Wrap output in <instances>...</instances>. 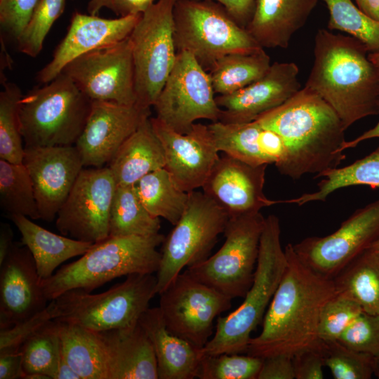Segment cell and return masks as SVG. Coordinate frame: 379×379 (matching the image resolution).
I'll return each mask as SVG.
<instances>
[{
	"instance_id": "cell-41",
	"label": "cell",
	"mask_w": 379,
	"mask_h": 379,
	"mask_svg": "<svg viewBox=\"0 0 379 379\" xmlns=\"http://www.w3.org/2000/svg\"><path fill=\"white\" fill-rule=\"evenodd\" d=\"M66 0H39L32 16L16 42L19 51L36 57L55 20L65 10Z\"/></svg>"
},
{
	"instance_id": "cell-42",
	"label": "cell",
	"mask_w": 379,
	"mask_h": 379,
	"mask_svg": "<svg viewBox=\"0 0 379 379\" xmlns=\"http://www.w3.org/2000/svg\"><path fill=\"white\" fill-rule=\"evenodd\" d=\"M262 360L248 354L205 355L201 360L198 378L257 379Z\"/></svg>"
},
{
	"instance_id": "cell-17",
	"label": "cell",
	"mask_w": 379,
	"mask_h": 379,
	"mask_svg": "<svg viewBox=\"0 0 379 379\" xmlns=\"http://www.w3.org/2000/svg\"><path fill=\"white\" fill-rule=\"evenodd\" d=\"M151 122L164 148V168L177 186L187 193L202 188L220 158L208 125L195 123L184 134L156 117Z\"/></svg>"
},
{
	"instance_id": "cell-53",
	"label": "cell",
	"mask_w": 379,
	"mask_h": 379,
	"mask_svg": "<svg viewBox=\"0 0 379 379\" xmlns=\"http://www.w3.org/2000/svg\"><path fill=\"white\" fill-rule=\"evenodd\" d=\"M358 8L371 18L379 21V0H354Z\"/></svg>"
},
{
	"instance_id": "cell-20",
	"label": "cell",
	"mask_w": 379,
	"mask_h": 379,
	"mask_svg": "<svg viewBox=\"0 0 379 379\" xmlns=\"http://www.w3.org/2000/svg\"><path fill=\"white\" fill-rule=\"evenodd\" d=\"M141 15L103 18L75 11L67 34L55 49L51 60L38 72L37 81L48 84L77 58L128 38Z\"/></svg>"
},
{
	"instance_id": "cell-49",
	"label": "cell",
	"mask_w": 379,
	"mask_h": 379,
	"mask_svg": "<svg viewBox=\"0 0 379 379\" xmlns=\"http://www.w3.org/2000/svg\"><path fill=\"white\" fill-rule=\"evenodd\" d=\"M222 5L232 18L246 29L255 8V0H207Z\"/></svg>"
},
{
	"instance_id": "cell-59",
	"label": "cell",
	"mask_w": 379,
	"mask_h": 379,
	"mask_svg": "<svg viewBox=\"0 0 379 379\" xmlns=\"http://www.w3.org/2000/svg\"><path fill=\"white\" fill-rule=\"evenodd\" d=\"M371 247L379 249V239L375 241Z\"/></svg>"
},
{
	"instance_id": "cell-2",
	"label": "cell",
	"mask_w": 379,
	"mask_h": 379,
	"mask_svg": "<svg viewBox=\"0 0 379 379\" xmlns=\"http://www.w3.org/2000/svg\"><path fill=\"white\" fill-rule=\"evenodd\" d=\"M255 121L282 138L286 156L277 168L293 180L307 173L316 174V178L345 159L342 149L345 129L340 119L325 100L305 86Z\"/></svg>"
},
{
	"instance_id": "cell-25",
	"label": "cell",
	"mask_w": 379,
	"mask_h": 379,
	"mask_svg": "<svg viewBox=\"0 0 379 379\" xmlns=\"http://www.w3.org/2000/svg\"><path fill=\"white\" fill-rule=\"evenodd\" d=\"M319 0H255L246 29L262 48H286Z\"/></svg>"
},
{
	"instance_id": "cell-26",
	"label": "cell",
	"mask_w": 379,
	"mask_h": 379,
	"mask_svg": "<svg viewBox=\"0 0 379 379\" xmlns=\"http://www.w3.org/2000/svg\"><path fill=\"white\" fill-rule=\"evenodd\" d=\"M139 324L152 343L159 379L198 378L200 349L167 329L159 307L148 308Z\"/></svg>"
},
{
	"instance_id": "cell-7",
	"label": "cell",
	"mask_w": 379,
	"mask_h": 379,
	"mask_svg": "<svg viewBox=\"0 0 379 379\" xmlns=\"http://www.w3.org/2000/svg\"><path fill=\"white\" fill-rule=\"evenodd\" d=\"M173 15L177 52L190 53L207 72L225 55L263 48L215 1L176 0Z\"/></svg>"
},
{
	"instance_id": "cell-12",
	"label": "cell",
	"mask_w": 379,
	"mask_h": 379,
	"mask_svg": "<svg viewBox=\"0 0 379 379\" xmlns=\"http://www.w3.org/2000/svg\"><path fill=\"white\" fill-rule=\"evenodd\" d=\"M214 94L208 72L190 53L178 52L174 67L153 105L155 117L184 134L197 120L218 121L221 109Z\"/></svg>"
},
{
	"instance_id": "cell-29",
	"label": "cell",
	"mask_w": 379,
	"mask_h": 379,
	"mask_svg": "<svg viewBox=\"0 0 379 379\" xmlns=\"http://www.w3.org/2000/svg\"><path fill=\"white\" fill-rule=\"evenodd\" d=\"M57 321L62 355L81 379H107L105 351L98 332Z\"/></svg>"
},
{
	"instance_id": "cell-46",
	"label": "cell",
	"mask_w": 379,
	"mask_h": 379,
	"mask_svg": "<svg viewBox=\"0 0 379 379\" xmlns=\"http://www.w3.org/2000/svg\"><path fill=\"white\" fill-rule=\"evenodd\" d=\"M39 0H4L0 2V23L15 41L28 23Z\"/></svg>"
},
{
	"instance_id": "cell-35",
	"label": "cell",
	"mask_w": 379,
	"mask_h": 379,
	"mask_svg": "<svg viewBox=\"0 0 379 379\" xmlns=\"http://www.w3.org/2000/svg\"><path fill=\"white\" fill-rule=\"evenodd\" d=\"M208 126L219 152L251 165L270 164L261 142L262 127L255 120L241 124L218 121Z\"/></svg>"
},
{
	"instance_id": "cell-27",
	"label": "cell",
	"mask_w": 379,
	"mask_h": 379,
	"mask_svg": "<svg viewBox=\"0 0 379 379\" xmlns=\"http://www.w3.org/2000/svg\"><path fill=\"white\" fill-rule=\"evenodd\" d=\"M165 163L163 146L149 117L121 145L107 166L117 186L134 185L147 174L164 168Z\"/></svg>"
},
{
	"instance_id": "cell-51",
	"label": "cell",
	"mask_w": 379,
	"mask_h": 379,
	"mask_svg": "<svg viewBox=\"0 0 379 379\" xmlns=\"http://www.w3.org/2000/svg\"><path fill=\"white\" fill-rule=\"evenodd\" d=\"M158 0H112L111 9L119 17L142 14Z\"/></svg>"
},
{
	"instance_id": "cell-4",
	"label": "cell",
	"mask_w": 379,
	"mask_h": 379,
	"mask_svg": "<svg viewBox=\"0 0 379 379\" xmlns=\"http://www.w3.org/2000/svg\"><path fill=\"white\" fill-rule=\"evenodd\" d=\"M164 239L160 233L108 237L94 244L79 259L42 279L44 295L51 301L69 290L91 292L117 277L157 272L161 253L157 248Z\"/></svg>"
},
{
	"instance_id": "cell-56",
	"label": "cell",
	"mask_w": 379,
	"mask_h": 379,
	"mask_svg": "<svg viewBox=\"0 0 379 379\" xmlns=\"http://www.w3.org/2000/svg\"><path fill=\"white\" fill-rule=\"evenodd\" d=\"M112 0H90L87 6L88 12L91 15H98L100 11L105 7L111 9Z\"/></svg>"
},
{
	"instance_id": "cell-11",
	"label": "cell",
	"mask_w": 379,
	"mask_h": 379,
	"mask_svg": "<svg viewBox=\"0 0 379 379\" xmlns=\"http://www.w3.org/2000/svg\"><path fill=\"white\" fill-rule=\"evenodd\" d=\"M176 0H158L142 13L129 39L134 65L136 104L153 107L177 58L173 10Z\"/></svg>"
},
{
	"instance_id": "cell-40",
	"label": "cell",
	"mask_w": 379,
	"mask_h": 379,
	"mask_svg": "<svg viewBox=\"0 0 379 379\" xmlns=\"http://www.w3.org/2000/svg\"><path fill=\"white\" fill-rule=\"evenodd\" d=\"M324 366L335 379H370L373 375L374 357L354 350L338 340L321 341Z\"/></svg>"
},
{
	"instance_id": "cell-38",
	"label": "cell",
	"mask_w": 379,
	"mask_h": 379,
	"mask_svg": "<svg viewBox=\"0 0 379 379\" xmlns=\"http://www.w3.org/2000/svg\"><path fill=\"white\" fill-rule=\"evenodd\" d=\"M329 12L328 28L348 34L369 53L379 51V21L364 13L352 0H323Z\"/></svg>"
},
{
	"instance_id": "cell-60",
	"label": "cell",
	"mask_w": 379,
	"mask_h": 379,
	"mask_svg": "<svg viewBox=\"0 0 379 379\" xmlns=\"http://www.w3.org/2000/svg\"><path fill=\"white\" fill-rule=\"evenodd\" d=\"M4 1V0H0V2H2V1Z\"/></svg>"
},
{
	"instance_id": "cell-21",
	"label": "cell",
	"mask_w": 379,
	"mask_h": 379,
	"mask_svg": "<svg viewBox=\"0 0 379 379\" xmlns=\"http://www.w3.org/2000/svg\"><path fill=\"white\" fill-rule=\"evenodd\" d=\"M298 73L295 63L276 62L259 79L232 93L218 95L219 121L251 122L280 106L300 89Z\"/></svg>"
},
{
	"instance_id": "cell-50",
	"label": "cell",
	"mask_w": 379,
	"mask_h": 379,
	"mask_svg": "<svg viewBox=\"0 0 379 379\" xmlns=\"http://www.w3.org/2000/svg\"><path fill=\"white\" fill-rule=\"evenodd\" d=\"M22 357L20 352L0 353V379L23 378Z\"/></svg>"
},
{
	"instance_id": "cell-16",
	"label": "cell",
	"mask_w": 379,
	"mask_h": 379,
	"mask_svg": "<svg viewBox=\"0 0 379 379\" xmlns=\"http://www.w3.org/2000/svg\"><path fill=\"white\" fill-rule=\"evenodd\" d=\"M61 72L69 77L92 101L127 105L137 102L129 36L77 58Z\"/></svg>"
},
{
	"instance_id": "cell-37",
	"label": "cell",
	"mask_w": 379,
	"mask_h": 379,
	"mask_svg": "<svg viewBox=\"0 0 379 379\" xmlns=\"http://www.w3.org/2000/svg\"><path fill=\"white\" fill-rule=\"evenodd\" d=\"M24 375L39 373L55 379L61 358L58 322L51 320L38 329L20 347Z\"/></svg>"
},
{
	"instance_id": "cell-31",
	"label": "cell",
	"mask_w": 379,
	"mask_h": 379,
	"mask_svg": "<svg viewBox=\"0 0 379 379\" xmlns=\"http://www.w3.org/2000/svg\"><path fill=\"white\" fill-rule=\"evenodd\" d=\"M317 178L323 179L317 184V191L303 194L297 198L282 200V203L302 206L312 201H324L333 192L350 186L367 185L379 189V145L364 158L342 168L328 169Z\"/></svg>"
},
{
	"instance_id": "cell-23",
	"label": "cell",
	"mask_w": 379,
	"mask_h": 379,
	"mask_svg": "<svg viewBox=\"0 0 379 379\" xmlns=\"http://www.w3.org/2000/svg\"><path fill=\"white\" fill-rule=\"evenodd\" d=\"M33 256L15 246L0 265V330L25 321L47 305Z\"/></svg>"
},
{
	"instance_id": "cell-1",
	"label": "cell",
	"mask_w": 379,
	"mask_h": 379,
	"mask_svg": "<svg viewBox=\"0 0 379 379\" xmlns=\"http://www.w3.org/2000/svg\"><path fill=\"white\" fill-rule=\"evenodd\" d=\"M284 251V272L264 316L262 331L250 339L246 351L262 359L279 354L293 357L317 345L321 310L337 293L333 280L307 266L293 244Z\"/></svg>"
},
{
	"instance_id": "cell-34",
	"label": "cell",
	"mask_w": 379,
	"mask_h": 379,
	"mask_svg": "<svg viewBox=\"0 0 379 379\" xmlns=\"http://www.w3.org/2000/svg\"><path fill=\"white\" fill-rule=\"evenodd\" d=\"M160 218L145 208L135 185L117 186L112 204L109 237L151 236L159 233Z\"/></svg>"
},
{
	"instance_id": "cell-30",
	"label": "cell",
	"mask_w": 379,
	"mask_h": 379,
	"mask_svg": "<svg viewBox=\"0 0 379 379\" xmlns=\"http://www.w3.org/2000/svg\"><path fill=\"white\" fill-rule=\"evenodd\" d=\"M333 280L338 293L355 301L363 312L379 314V249L367 248Z\"/></svg>"
},
{
	"instance_id": "cell-39",
	"label": "cell",
	"mask_w": 379,
	"mask_h": 379,
	"mask_svg": "<svg viewBox=\"0 0 379 379\" xmlns=\"http://www.w3.org/2000/svg\"><path fill=\"white\" fill-rule=\"evenodd\" d=\"M3 85L0 93V159L22 164L25 146L18 110L23 94L14 83L4 81Z\"/></svg>"
},
{
	"instance_id": "cell-8",
	"label": "cell",
	"mask_w": 379,
	"mask_h": 379,
	"mask_svg": "<svg viewBox=\"0 0 379 379\" xmlns=\"http://www.w3.org/2000/svg\"><path fill=\"white\" fill-rule=\"evenodd\" d=\"M157 281L153 274H134L100 293L67 291L52 300L54 320L97 332L133 326L157 294Z\"/></svg>"
},
{
	"instance_id": "cell-9",
	"label": "cell",
	"mask_w": 379,
	"mask_h": 379,
	"mask_svg": "<svg viewBox=\"0 0 379 379\" xmlns=\"http://www.w3.org/2000/svg\"><path fill=\"white\" fill-rule=\"evenodd\" d=\"M229 219L228 213L204 192L189 193L183 214L163 241L157 294L166 289L185 267L208 258Z\"/></svg>"
},
{
	"instance_id": "cell-13",
	"label": "cell",
	"mask_w": 379,
	"mask_h": 379,
	"mask_svg": "<svg viewBox=\"0 0 379 379\" xmlns=\"http://www.w3.org/2000/svg\"><path fill=\"white\" fill-rule=\"evenodd\" d=\"M159 295L167 329L199 349L209 340L215 319L232 305V299L185 272Z\"/></svg>"
},
{
	"instance_id": "cell-54",
	"label": "cell",
	"mask_w": 379,
	"mask_h": 379,
	"mask_svg": "<svg viewBox=\"0 0 379 379\" xmlns=\"http://www.w3.org/2000/svg\"><path fill=\"white\" fill-rule=\"evenodd\" d=\"M373 138H379V121L374 127L365 131L354 140L350 141L346 140L342 149L344 151L347 149L354 147L361 142Z\"/></svg>"
},
{
	"instance_id": "cell-33",
	"label": "cell",
	"mask_w": 379,
	"mask_h": 379,
	"mask_svg": "<svg viewBox=\"0 0 379 379\" xmlns=\"http://www.w3.org/2000/svg\"><path fill=\"white\" fill-rule=\"evenodd\" d=\"M264 48L248 53L225 55L208 72L215 93H232L259 79L271 66Z\"/></svg>"
},
{
	"instance_id": "cell-58",
	"label": "cell",
	"mask_w": 379,
	"mask_h": 379,
	"mask_svg": "<svg viewBox=\"0 0 379 379\" xmlns=\"http://www.w3.org/2000/svg\"><path fill=\"white\" fill-rule=\"evenodd\" d=\"M373 375H375L378 378H379V354L374 357Z\"/></svg>"
},
{
	"instance_id": "cell-43",
	"label": "cell",
	"mask_w": 379,
	"mask_h": 379,
	"mask_svg": "<svg viewBox=\"0 0 379 379\" xmlns=\"http://www.w3.org/2000/svg\"><path fill=\"white\" fill-rule=\"evenodd\" d=\"M362 312V309L355 301L336 293L321 310L318 328L319 340H338Z\"/></svg>"
},
{
	"instance_id": "cell-52",
	"label": "cell",
	"mask_w": 379,
	"mask_h": 379,
	"mask_svg": "<svg viewBox=\"0 0 379 379\" xmlns=\"http://www.w3.org/2000/svg\"><path fill=\"white\" fill-rule=\"evenodd\" d=\"M13 232L8 224L1 223L0 227V265L3 263L15 246Z\"/></svg>"
},
{
	"instance_id": "cell-48",
	"label": "cell",
	"mask_w": 379,
	"mask_h": 379,
	"mask_svg": "<svg viewBox=\"0 0 379 379\" xmlns=\"http://www.w3.org/2000/svg\"><path fill=\"white\" fill-rule=\"evenodd\" d=\"M257 379H295L293 358L282 354L263 358Z\"/></svg>"
},
{
	"instance_id": "cell-36",
	"label": "cell",
	"mask_w": 379,
	"mask_h": 379,
	"mask_svg": "<svg viewBox=\"0 0 379 379\" xmlns=\"http://www.w3.org/2000/svg\"><path fill=\"white\" fill-rule=\"evenodd\" d=\"M0 204L10 216L41 219L33 183L23 164L0 159Z\"/></svg>"
},
{
	"instance_id": "cell-24",
	"label": "cell",
	"mask_w": 379,
	"mask_h": 379,
	"mask_svg": "<svg viewBox=\"0 0 379 379\" xmlns=\"http://www.w3.org/2000/svg\"><path fill=\"white\" fill-rule=\"evenodd\" d=\"M105 351L107 379H158L152 343L138 324L98 332Z\"/></svg>"
},
{
	"instance_id": "cell-22",
	"label": "cell",
	"mask_w": 379,
	"mask_h": 379,
	"mask_svg": "<svg viewBox=\"0 0 379 379\" xmlns=\"http://www.w3.org/2000/svg\"><path fill=\"white\" fill-rule=\"evenodd\" d=\"M267 165L254 166L226 154L220 157L203 192L221 206L230 217L259 212L281 204L268 199L263 191Z\"/></svg>"
},
{
	"instance_id": "cell-3",
	"label": "cell",
	"mask_w": 379,
	"mask_h": 379,
	"mask_svg": "<svg viewBox=\"0 0 379 379\" xmlns=\"http://www.w3.org/2000/svg\"><path fill=\"white\" fill-rule=\"evenodd\" d=\"M366 46L351 36L319 29L305 84L336 112L344 128L379 114V70Z\"/></svg>"
},
{
	"instance_id": "cell-55",
	"label": "cell",
	"mask_w": 379,
	"mask_h": 379,
	"mask_svg": "<svg viewBox=\"0 0 379 379\" xmlns=\"http://www.w3.org/2000/svg\"><path fill=\"white\" fill-rule=\"evenodd\" d=\"M55 379H81V378L74 371L63 356L61 355V358L58 366Z\"/></svg>"
},
{
	"instance_id": "cell-6",
	"label": "cell",
	"mask_w": 379,
	"mask_h": 379,
	"mask_svg": "<svg viewBox=\"0 0 379 379\" xmlns=\"http://www.w3.org/2000/svg\"><path fill=\"white\" fill-rule=\"evenodd\" d=\"M91 105L92 100L63 72L23 95L18 113L25 147L74 145Z\"/></svg>"
},
{
	"instance_id": "cell-44",
	"label": "cell",
	"mask_w": 379,
	"mask_h": 379,
	"mask_svg": "<svg viewBox=\"0 0 379 379\" xmlns=\"http://www.w3.org/2000/svg\"><path fill=\"white\" fill-rule=\"evenodd\" d=\"M354 350L373 357L379 354V314L362 312L338 340Z\"/></svg>"
},
{
	"instance_id": "cell-19",
	"label": "cell",
	"mask_w": 379,
	"mask_h": 379,
	"mask_svg": "<svg viewBox=\"0 0 379 379\" xmlns=\"http://www.w3.org/2000/svg\"><path fill=\"white\" fill-rule=\"evenodd\" d=\"M22 164L33 183L41 219L52 221L84 168L77 148L25 147Z\"/></svg>"
},
{
	"instance_id": "cell-10",
	"label": "cell",
	"mask_w": 379,
	"mask_h": 379,
	"mask_svg": "<svg viewBox=\"0 0 379 379\" xmlns=\"http://www.w3.org/2000/svg\"><path fill=\"white\" fill-rule=\"evenodd\" d=\"M265 222L260 211L230 217L221 248L184 272L230 299L244 298L253 281Z\"/></svg>"
},
{
	"instance_id": "cell-57",
	"label": "cell",
	"mask_w": 379,
	"mask_h": 379,
	"mask_svg": "<svg viewBox=\"0 0 379 379\" xmlns=\"http://www.w3.org/2000/svg\"><path fill=\"white\" fill-rule=\"evenodd\" d=\"M368 58L373 64L378 68L379 70V51L369 53Z\"/></svg>"
},
{
	"instance_id": "cell-14",
	"label": "cell",
	"mask_w": 379,
	"mask_h": 379,
	"mask_svg": "<svg viewBox=\"0 0 379 379\" xmlns=\"http://www.w3.org/2000/svg\"><path fill=\"white\" fill-rule=\"evenodd\" d=\"M117 187L107 166L84 168L58 212L60 234L92 244L107 239Z\"/></svg>"
},
{
	"instance_id": "cell-5",
	"label": "cell",
	"mask_w": 379,
	"mask_h": 379,
	"mask_svg": "<svg viewBox=\"0 0 379 379\" xmlns=\"http://www.w3.org/2000/svg\"><path fill=\"white\" fill-rule=\"evenodd\" d=\"M287 264L279 219L265 218L253 284L234 311L217 319L213 338L200 349L205 355L246 353L251 333L263 320Z\"/></svg>"
},
{
	"instance_id": "cell-28",
	"label": "cell",
	"mask_w": 379,
	"mask_h": 379,
	"mask_svg": "<svg viewBox=\"0 0 379 379\" xmlns=\"http://www.w3.org/2000/svg\"><path fill=\"white\" fill-rule=\"evenodd\" d=\"M31 252L40 279L51 277L66 260L86 253L94 244L53 233L22 215L10 216Z\"/></svg>"
},
{
	"instance_id": "cell-32",
	"label": "cell",
	"mask_w": 379,
	"mask_h": 379,
	"mask_svg": "<svg viewBox=\"0 0 379 379\" xmlns=\"http://www.w3.org/2000/svg\"><path fill=\"white\" fill-rule=\"evenodd\" d=\"M138 196L147 211L175 225L183 214L189 193L180 189L166 168L152 171L135 185Z\"/></svg>"
},
{
	"instance_id": "cell-15",
	"label": "cell",
	"mask_w": 379,
	"mask_h": 379,
	"mask_svg": "<svg viewBox=\"0 0 379 379\" xmlns=\"http://www.w3.org/2000/svg\"><path fill=\"white\" fill-rule=\"evenodd\" d=\"M378 239L379 199L355 211L332 234L307 237L293 248L307 266L333 279Z\"/></svg>"
},
{
	"instance_id": "cell-45",
	"label": "cell",
	"mask_w": 379,
	"mask_h": 379,
	"mask_svg": "<svg viewBox=\"0 0 379 379\" xmlns=\"http://www.w3.org/2000/svg\"><path fill=\"white\" fill-rule=\"evenodd\" d=\"M55 317L53 301L32 317L0 330V353L20 352L22 345L38 329Z\"/></svg>"
},
{
	"instance_id": "cell-47",
	"label": "cell",
	"mask_w": 379,
	"mask_h": 379,
	"mask_svg": "<svg viewBox=\"0 0 379 379\" xmlns=\"http://www.w3.org/2000/svg\"><path fill=\"white\" fill-rule=\"evenodd\" d=\"M320 343L302 350L292 357L295 379L324 378L323 367L325 366Z\"/></svg>"
},
{
	"instance_id": "cell-18",
	"label": "cell",
	"mask_w": 379,
	"mask_h": 379,
	"mask_svg": "<svg viewBox=\"0 0 379 379\" xmlns=\"http://www.w3.org/2000/svg\"><path fill=\"white\" fill-rule=\"evenodd\" d=\"M150 108L92 101L85 126L76 144L84 167L107 166L121 145L147 118Z\"/></svg>"
}]
</instances>
